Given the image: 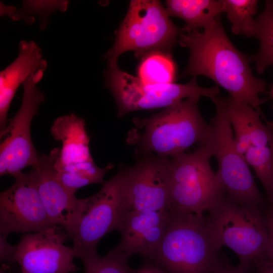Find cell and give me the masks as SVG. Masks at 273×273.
Returning a JSON list of instances; mask_svg holds the SVG:
<instances>
[{
    "label": "cell",
    "instance_id": "obj_14",
    "mask_svg": "<svg viewBox=\"0 0 273 273\" xmlns=\"http://www.w3.org/2000/svg\"><path fill=\"white\" fill-rule=\"evenodd\" d=\"M60 152L54 148L49 154H39L34 167L38 174V190L52 223L62 228L72 240L84 203L60 181L55 166Z\"/></svg>",
    "mask_w": 273,
    "mask_h": 273
},
{
    "label": "cell",
    "instance_id": "obj_7",
    "mask_svg": "<svg viewBox=\"0 0 273 273\" xmlns=\"http://www.w3.org/2000/svg\"><path fill=\"white\" fill-rule=\"evenodd\" d=\"M216 114L210 120L211 132L207 142L218 162L216 173L230 201L248 207H264L267 202L258 190L245 159L236 149L228 117L216 100Z\"/></svg>",
    "mask_w": 273,
    "mask_h": 273
},
{
    "label": "cell",
    "instance_id": "obj_4",
    "mask_svg": "<svg viewBox=\"0 0 273 273\" xmlns=\"http://www.w3.org/2000/svg\"><path fill=\"white\" fill-rule=\"evenodd\" d=\"M182 33L183 28L173 23L160 1L132 0L104 59L110 67L117 65L118 58L127 51H134L140 58L155 51L171 53Z\"/></svg>",
    "mask_w": 273,
    "mask_h": 273
},
{
    "label": "cell",
    "instance_id": "obj_18",
    "mask_svg": "<svg viewBox=\"0 0 273 273\" xmlns=\"http://www.w3.org/2000/svg\"><path fill=\"white\" fill-rule=\"evenodd\" d=\"M165 10L169 17L183 19V32L204 29L222 13V0H167Z\"/></svg>",
    "mask_w": 273,
    "mask_h": 273
},
{
    "label": "cell",
    "instance_id": "obj_11",
    "mask_svg": "<svg viewBox=\"0 0 273 273\" xmlns=\"http://www.w3.org/2000/svg\"><path fill=\"white\" fill-rule=\"evenodd\" d=\"M14 177L15 183L0 194V234L41 232L54 226L38 192L36 168Z\"/></svg>",
    "mask_w": 273,
    "mask_h": 273
},
{
    "label": "cell",
    "instance_id": "obj_31",
    "mask_svg": "<svg viewBox=\"0 0 273 273\" xmlns=\"http://www.w3.org/2000/svg\"><path fill=\"white\" fill-rule=\"evenodd\" d=\"M269 96H270V98L273 101V83L271 86L270 89V90L269 92Z\"/></svg>",
    "mask_w": 273,
    "mask_h": 273
},
{
    "label": "cell",
    "instance_id": "obj_5",
    "mask_svg": "<svg viewBox=\"0 0 273 273\" xmlns=\"http://www.w3.org/2000/svg\"><path fill=\"white\" fill-rule=\"evenodd\" d=\"M264 206H242L224 197L207 211V217L218 241L222 247L226 246L236 254L238 265L245 273L253 270L256 259L267 258L268 256Z\"/></svg>",
    "mask_w": 273,
    "mask_h": 273
},
{
    "label": "cell",
    "instance_id": "obj_2",
    "mask_svg": "<svg viewBox=\"0 0 273 273\" xmlns=\"http://www.w3.org/2000/svg\"><path fill=\"white\" fill-rule=\"evenodd\" d=\"M200 97L178 101L149 117L134 118L135 125L143 130L128 135V143L135 147L134 154L172 158L194 144L206 142L211 128L200 112Z\"/></svg>",
    "mask_w": 273,
    "mask_h": 273
},
{
    "label": "cell",
    "instance_id": "obj_1",
    "mask_svg": "<svg viewBox=\"0 0 273 273\" xmlns=\"http://www.w3.org/2000/svg\"><path fill=\"white\" fill-rule=\"evenodd\" d=\"M220 18L218 16L202 31L195 30L179 35L178 43L190 52L188 63L180 77L206 76L225 89L230 97L252 107L263 117L260 106L266 99L259 95L266 92V83L254 76L250 56L233 45Z\"/></svg>",
    "mask_w": 273,
    "mask_h": 273
},
{
    "label": "cell",
    "instance_id": "obj_30",
    "mask_svg": "<svg viewBox=\"0 0 273 273\" xmlns=\"http://www.w3.org/2000/svg\"><path fill=\"white\" fill-rule=\"evenodd\" d=\"M130 273H147L144 266H142L138 269H133L131 268Z\"/></svg>",
    "mask_w": 273,
    "mask_h": 273
},
{
    "label": "cell",
    "instance_id": "obj_12",
    "mask_svg": "<svg viewBox=\"0 0 273 273\" xmlns=\"http://www.w3.org/2000/svg\"><path fill=\"white\" fill-rule=\"evenodd\" d=\"M62 229L54 225L21 237L14 256L21 273H75L79 269L74 262L75 250L64 244L70 239Z\"/></svg>",
    "mask_w": 273,
    "mask_h": 273
},
{
    "label": "cell",
    "instance_id": "obj_28",
    "mask_svg": "<svg viewBox=\"0 0 273 273\" xmlns=\"http://www.w3.org/2000/svg\"><path fill=\"white\" fill-rule=\"evenodd\" d=\"M255 273H273V263L266 258L256 259L253 264Z\"/></svg>",
    "mask_w": 273,
    "mask_h": 273
},
{
    "label": "cell",
    "instance_id": "obj_25",
    "mask_svg": "<svg viewBox=\"0 0 273 273\" xmlns=\"http://www.w3.org/2000/svg\"><path fill=\"white\" fill-rule=\"evenodd\" d=\"M264 210L267 225L269 246L266 259L273 263V202L267 200Z\"/></svg>",
    "mask_w": 273,
    "mask_h": 273
},
{
    "label": "cell",
    "instance_id": "obj_16",
    "mask_svg": "<svg viewBox=\"0 0 273 273\" xmlns=\"http://www.w3.org/2000/svg\"><path fill=\"white\" fill-rule=\"evenodd\" d=\"M47 68L41 49L34 41L20 42L18 56L0 73L1 137L8 126V113L18 88L31 73Z\"/></svg>",
    "mask_w": 273,
    "mask_h": 273
},
{
    "label": "cell",
    "instance_id": "obj_9",
    "mask_svg": "<svg viewBox=\"0 0 273 273\" xmlns=\"http://www.w3.org/2000/svg\"><path fill=\"white\" fill-rule=\"evenodd\" d=\"M126 169L121 167L97 193L84 198L80 219L71 240L76 258L97 252L100 241L110 232L117 231L123 215L128 211L124 195Z\"/></svg>",
    "mask_w": 273,
    "mask_h": 273
},
{
    "label": "cell",
    "instance_id": "obj_32",
    "mask_svg": "<svg viewBox=\"0 0 273 273\" xmlns=\"http://www.w3.org/2000/svg\"></svg>",
    "mask_w": 273,
    "mask_h": 273
},
{
    "label": "cell",
    "instance_id": "obj_17",
    "mask_svg": "<svg viewBox=\"0 0 273 273\" xmlns=\"http://www.w3.org/2000/svg\"><path fill=\"white\" fill-rule=\"evenodd\" d=\"M51 133L56 140L62 143L56 160V165L93 161L83 119L73 113L60 116L53 122Z\"/></svg>",
    "mask_w": 273,
    "mask_h": 273
},
{
    "label": "cell",
    "instance_id": "obj_29",
    "mask_svg": "<svg viewBox=\"0 0 273 273\" xmlns=\"http://www.w3.org/2000/svg\"><path fill=\"white\" fill-rule=\"evenodd\" d=\"M147 273H167L158 266L146 261L143 265Z\"/></svg>",
    "mask_w": 273,
    "mask_h": 273
},
{
    "label": "cell",
    "instance_id": "obj_13",
    "mask_svg": "<svg viewBox=\"0 0 273 273\" xmlns=\"http://www.w3.org/2000/svg\"><path fill=\"white\" fill-rule=\"evenodd\" d=\"M169 159L144 155L126 168L124 195L128 210L170 211Z\"/></svg>",
    "mask_w": 273,
    "mask_h": 273
},
{
    "label": "cell",
    "instance_id": "obj_24",
    "mask_svg": "<svg viewBox=\"0 0 273 273\" xmlns=\"http://www.w3.org/2000/svg\"><path fill=\"white\" fill-rule=\"evenodd\" d=\"M84 267L83 273H130L128 258L113 248L105 256L97 252L79 257Z\"/></svg>",
    "mask_w": 273,
    "mask_h": 273
},
{
    "label": "cell",
    "instance_id": "obj_6",
    "mask_svg": "<svg viewBox=\"0 0 273 273\" xmlns=\"http://www.w3.org/2000/svg\"><path fill=\"white\" fill-rule=\"evenodd\" d=\"M211 157L206 142L192 153L169 159L170 210L202 215L225 197L210 166Z\"/></svg>",
    "mask_w": 273,
    "mask_h": 273
},
{
    "label": "cell",
    "instance_id": "obj_15",
    "mask_svg": "<svg viewBox=\"0 0 273 273\" xmlns=\"http://www.w3.org/2000/svg\"><path fill=\"white\" fill-rule=\"evenodd\" d=\"M170 217V211H126L117 229L121 240L114 249L129 258L140 254L149 260L164 236Z\"/></svg>",
    "mask_w": 273,
    "mask_h": 273
},
{
    "label": "cell",
    "instance_id": "obj_8",
    "mask_svg": "<svg viewBox=\"0 0 273 273\" xmlns=\"http://www.w3.org/2000/svg\"><path fill=\"white\" fill-rule=\"evenodd\" d=\"M105 85L115 100L118 117L134 111L166 108L175 102L194 96L211 100L219 97V87L200 86L196 76L187 83L148 84L120 69L117 65L104 71Z\"/></svg>",
    "mask_w": 273,
    "mask_h": 273
},
{
    "label": "cell",
    "instance_id": "obj_20",
    "mask_svg": "<svg viewBox=\"0 0 273 273\" xmlns=\"http://www.w3.org/2000/svg\"><path fill=\"white\" fill-rule=\"evenodd\" d=\"M56 163V162H55ZM58 178L73 194L80 188L93 184H103L106 172L113 167L109 164L99 167L94 161L58 166L55 164Z\"/></svg>",
    "mask_w": 273,
    "mask_h": 273
},
{
    "label": "cell",
    "instance_id": "obj_10",
    "mask_svg": "<svg viewBox=\"0 0 273 273\" xmlns=\"http://www.w3.org/2000/svg\"><path fill=\"white\" fill-rule=\"evenodd\" d=\"M45 70L31 73L23 84V96L21 106L8 124L1 138L0 176L13 177L28 166H34L39 154L36 150L31 136V124L37 114L45 97L37 87Z\"/></svg>",
    "mask_w": 273,
    "mask_h": 273
},
{
    "label": "cell",
    "instance_id": "obj_3",
    "mask_svg": "<svg viewBox=\"0 0 273 273\" xmlns=\"http://www.w3.org/2000/svg\"><path fill=\"white\" fill-rule=\"evenodd\" d=\"M152 263L167 273H213L222 247L207 215L170 210Z\"/></svg>",
    "mask_w": 273,
    "mask_h": 273
},
{
    "label": "cell",
    "instance_id": "obj_23",
    "mask_svg": "<svg viewBox=\"0 0 273 273\" xmlns=\"http://www.w3.org/2000/svg\"><path fill=\"white\" fill-rule=\"evenodd\" d=\"M222 13L226 14L232 24V32L237 35L254 37L258 1L256 0H222Z\"/></svg>",
    "mask_w": 273,
    "mask_h": 273
},
{
    "label": "cell",
    "instance_id": "obj_19",
    "mask_svg": "<svg viewBox=\"0 0 273 273\" xmlns=\"http://www.w3.org/2000/svg\"><path fill=\"white\" fill-rule=\"evenodd\" d=\"M138 77L148 84H164L175 83L177 67L172 53L155 51L141 58L137 67Z\"/></svg>",
    "mask_w": 273,
    "mask_h": 273
},
{
    "label": "cell",
    "instance_id": "obj_22",
    "mask_svg": "<svg viewBox=\"0 0 273 273\" xmlns=\"http://www.w3.org/2000/svg\"><path fill=\"white\" fill-rule=\"evenodd\" d=\"M68 5L66 1H23L22 8L17 9L1 3V16L7 15L13 20H22L28 25L34 22V16H38L40 27L44 29L49 23L51 14L56 11H65Z\"/></svg>",
    "mask_w": 273,
    "mask_h": 273
},
{
    "label": "cell",
    "instance_id": "obj_21",
    "mask_svg": "<svg viewBox=\"0 0 273 273\" xmlns=\"http://www.w3.org/2000/svg\"><path fill=\"white\" fill-rule=\"evenodd\" d=\"M256 28L254 37L259 41L257 52L250 56L251 62L255 64L259 74L273 66V1L265 2L264 8L255 19Z\"/></svg>",
    "mask_w": 273,
    "mask_h": 273
},
{
    "label": "cell",
    "instance_id": "obj_26",
    "mask_svg": "<svg viewBox=\"0 0 273 273\" xmlns=\"http://www.w3.org/2000/svg\"><path fill=\"white\" fill-rule=\"evenodd\" d=\"M213 273H245L238 265L234 266L226 256L221 251Z\"/></svg>",
    "mask_w": 273,
    "mask_h": 273
},
{
    "label": "cell",
    "instance_id": "obj_27",
    "mask_svg": "<svg viewBox=\"0 0 273 273\" xmlns=\"http://www.w3.org/2000/svg\"><path fill=\"white\" fill-rule=\"evenodd\" d=\"M6 235H0V260L1 263L15 262L16 246L10 244Z\"/></svg>",
    "mask_w": 273,
    "mask_h": 273
}]
</instances>
